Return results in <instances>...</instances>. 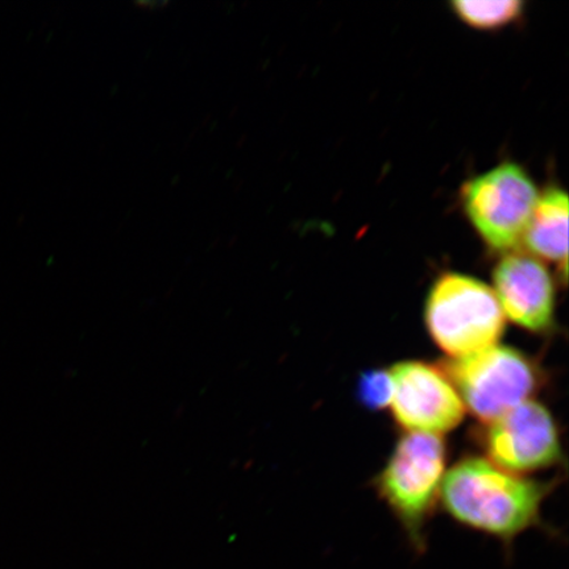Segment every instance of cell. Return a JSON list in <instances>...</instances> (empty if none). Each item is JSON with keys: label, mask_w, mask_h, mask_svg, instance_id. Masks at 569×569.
<instances>
[{"label": "cell", "mask_w": 569, "mask_h": 569, "mask_svg": "<svg viewBox=\"0 0 569 569\" xmlns=\"http://www.w3.org/2000/svg\"><path fill=\"white\" fill-rule=\"evenodd\" d=\"M549 489V483L469 457L446 472L440 501L458 523L510 547L521 533L540 525Z\"/></svg>", "instance_id": "6da1fadb"}, {"label": "cell", "mask_w": 569, "mask_h": 569, "mask_svg": "<svg viewBox=\"0 0 569 569\" xmlns=\"http://www.w3.org/2000/svg\"><path fill=\"white\" fill-rule=\"evenodd\" d=\"M447 448L440 436L408 432L377 478L376 486L409 542L418 552L426 547V526L440 500Z\"/></svg>", "instance_id": "7a4b0ae2"}, {"label": "cell", "mask_w": 569, "mask_h": 569, "mask_svg": "<svg viewBox=\"0 0 569 569\" xmlns=\"http://www.w3.org/2000/svg\"><path fill=\"white\" fill-rule=\"evenodd\" d=\"M425 323L440 350L452 359L496 346L505 316L492 288L475 277L440 274L427 295Z\"/></svg>", "instance_id": "3957f363"}, {"label": "cell", "mask_w": 569, "mask_h": 569, "mask_svg": "<svg viewBox=\"0 0 569 569\" xmlns=\"http://www.w3.org/2000/svg\"><path fill=\"white\" fill-rule=\"evenodd\" d=\"M440 369L457 389L466 410L483 425L530 401L542 383L536 362L511 347L493 346L447 360Z\"/></svg>", "instance_id": "277c9868"}, {"label": "cell", "mask_w": 569, "mask_h": 569, "mask_svg": "<svg viewBox=\"0 0 569 569\" xmlns=\"http://www.w3.org/2000/svg\"><path fill=\"white\" fill-rule=\"evenodd\" d=\"M539 191L516 162H502L469 180L461 190L462 208L489 248L513 252L528 229Z\"/></svg>", "instance_id": "5b68a950"}, {"label": "cell", "mask_w": 569, "mask_h": 569, "mask_svg": "<svg viewBox=\"0 0 569 569\" xmlns=\"http://www.w3.org/2000/svg\"><path fill=\"white\" fill-rule=\"evenodd\" d=\"M480 442L490 462L516 475L542 471L563 458L557 421L532 400L483 425Z\"/></svg>", "instance_id": "8992f818"}, {"label": "cell", "mask_w": 569, "mask_h": 569, "mask_svg": "<svg viewBox=\"0 0 569 569\" xmlns=\"http://www.w3.org/2000/svg\"><path fill=\"white\" fill-rule=\"evenodd\" d=\"M390 375L391 415L402 429L440 436L461 423L465 403L442 369L422 361H402L390 369Z\"/></svg>", "instance_id": "52a82bcc"}, {"label": "cell", "mask_w": 569, "mask_h": 569, "mask_svg": "<svg viewBox=\"0 0 569 569\" xmlns=\"http://www.w3.org/2000/svg\"><path fill=\"white\" fill-rule=\"evenodd\" d=\"M495 295L503 316L532 333L555 323V283L549 270L530 254L509 252L493 270Z\"/></svg>", "instance_id": "ba28073f"}, {"label": "cell", "mask_w": 569, "mask_h": 569, "mask_svg": "<svg viewBox=\"0 0 569 569\" xmlns=\"http://www.w3.org/2000/svg\"><path fill=\"white\" fill-rule=\"evenodd\" d=\"M522 241L537 258L558 264L567 279L568 196L563 189L550 188L539 196Z\"/></svg>", "instance_id": "9c48e42d"}, {"label": "cell", "mask_w": 569, "mask_h": 569, "mask_svg": "<svg viewBox=\"0 0 569 569\" xmlns=\"http://www.w3.org/2000/svg\"><path fill=\"white\" fill-rule=\"evenodd\" d=\"M525 3L521 0L502 2H466L458 0L451 9L466 24L476 30L493 31L515 23L522 17Z\"/></svg>", "instance_id": "30bf717a"}, {"label": "cell", "mask_w": 569, "mask_h": 569, "mask_svg": "<svg viewBox=\"0 0 569 569\" xmlns=\"http://www.w3.org/2000/svg\"><path fill=\"white\" fill-rule=\"evenodd\" d=\"M359 401L369 410H383L390 407L393 398V379L390 371L371 369L360 377Z\"/></svg>", "instance_id": "8fae6325"}]
</instances>
